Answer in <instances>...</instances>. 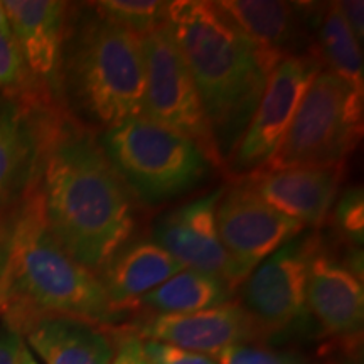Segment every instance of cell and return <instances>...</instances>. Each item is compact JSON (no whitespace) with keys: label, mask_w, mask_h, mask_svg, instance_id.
Instances as JSON below:
<instances>
[{"label":"cell","mask_w":364,"mask_h":364,"mask_svg":"<svg viewBox=\"0 0 364 364\" xmlns=\"http://www.w3.org/2000/svg\"><path fill=\"white\" fill-rule=\"evenodd\" d=\"M0 316L19 334L46 317L83 318L108 327L120 321L98 277L49 233L31 186L14 220L0 267Z\"/></svg>","instance_id":"3957f363"},{"label":"cell","mask_w":364,"mask_h":364,"mask_svg":"<svg viewBox=\"0 0 364 364\" xmlns=\"http://www.w3.org/2000/svg\"><path fill=\"white\" fill-rule=\"evenodd\" d=\"M0 97L21 105L29 113L65 108L54 102L31 75L12 31H0Z\"/></svg>","instance_id":"7402d4cb"},{"label":"cell","mask_w":364,"mask_h":364,"mask_svg":"<svg viewBox=\"0 0 364 364\" xmlns=\"http://www.w3.org/2000/svg\"><path fill=\"white\" fill-rule=\"evenodd\" d=\"M233 299L235 292L225 280L198 270L182 268L157 289L134 300L124 311V321L129 317L198 312L223 306Z\"/></svg>","instance_id":"ffe728a7"},{"label":"cell","mask_w":364,"mask_h":364,"mask_svg":"<svg viewBox=\"0 0 364 364\" xmlns=\"http://www.w3.org/2000/svg\"><path fill=\"white\" fill-rule=\"evenodd\" d=\"M361 135L363 95L332 73L321 70L263 169L346 166Z\"/></svg>","instance_id":"8992f818"},{"label":"cell","mask_w":364,"mask_h":364,"mask_svg":"<svg viewBox=\"0 0 364 364\" xmlns=\"http://www.w3.org/2000/svg\"><path fill=\"white\" fill-rule=\"evenodd\" d=\"M115 329L136 339L171 344L211 358L231 346L267 341L265 332L236 299L198 312L136 317L134 324Z\"/></svg>","instance_id":"8fae6325"},{"label":"cell","mask_w":364,"mask_h":364,"mask_svg":"<svg viewBox=\"0 0 364 364\" xmlns=\"http://www.w3.org/2000/svg\"><path fill=\"white\" fill-rule=\"evenodd\" d=\"M142 39L100 17L90 4H73L63 54L65 110L97 134L142 115Z\"/></svg>","instance_id":"277c9868"},{"label":"cell","mask_w":364,"mask_h":364,"mask_svg":"<svg viewBox=\"0 0 364 364\" xmlns=\"http://www.w3.org/2000/svg\"><path fill=\"white\" fill-rule=\"evenodd\" d=\"M216 4L255 44L273 56H316L317 4L275 0H220Z\"/></svg>","instance_id":"2e32d148"},{"label":"cell","mask_w":364,"mask_h":364,"mask_svg":"<svg viewBox=\"0 0 364 364\" xmlns=\"http://www.w3.org/2000/svg\"><path fill=\"white\" fill-rule=\"evenodd\" d=\"M0 31H11V27H9V22H7V17H6V12H4V9H2V4H0Z\"/></svg>","instance_id":"f546056e"},{"label":"cell","mask_w":364,"mask_h":364,"mask_svg":"<svg viewBox=\"0 0 364 364\" xmlns=\"http://www.w3.org/2000/svg\"><path fill=\"white\" fill-rule=\"evenodd\" d=\"M33 113L0 97V216L16 211L34 177Z\"/></svg>","instance_id":"d6986e66"},{"label":"cell","mask_w":364,"mask_h":364,"mask_svg":"<svg viewBox=\"0 0 364 364\" xmlns=\"http://www.w3.org/2000/svg\"><path fill=\"white\" fill-rule=\"evenodd\" d=\"M314 54L332 73L364 97L363 46L349 29L339 2L317 4L314 16Z\"/></svg>","instance_id":"44dd1931"},{"label":"cell","mask_w":364,"mask_h":364,"mask_svg":"<svg viewBox=\"0 0 364 364\" xmlns=\"http://www.w3.org/2000/svg\"><path fill=\"white\" fill-rule=\"evenodd\" d=\"M321 70L316 56H287L273 68L247 130L225 164L231 179L253 174L270 162L309 85Z\"/></svg>","instance_id":"30bf717a"},{"label":"cell","mask_w":364,"mask_h":364,"mask_svg":"<svg viewBox=\"0 0 364 364\" xmlns=\"http://www.w3.org/2000/svg\"><path fill=\"white\" fill-rule=\"evenodd\" d=\"M182 268L156 241L139 238L118 250L97 277L117 316L124 321V311L134 300L157 289Z\"/></svg>","instance_id":"e0dca14e"},{"label":"cell","mask_w":364,"mask_h":364,"mask_svg":"<svg viewBox=\"0 0 364 364\" xmlns=\"http://www.w3.org/2000/svg\"><path fill=\"white\" fill-rule=\"evenodd\" d=\"M93 11L112 24L136 36H145L169 21L171 2L162 0H102L90 2Z\"/></svg>","instance_id":"603a6c76"},{"label":"cell","mask_w":364,"mask_h":364,"mask_svg":"<svg viewBox=\"0 0 364 364\" xmlns=\"http://www.w3.org/2000/svg\"><path fill=\"white\" fill-rule=\"evenodd\" d=\"M215 361L218 364H312L302 354L273 349L263 343L231 346L218 353Z\"/></svg>","instance_id":"d4e9b609"},{"label":"cell","mask_w":364,"mask_h":364,"mask_svg":"<svg viewBox=\"0 0 364 364\" xmlns=\"http://www.w3.org/2000/svg\"><path fill=\"white\" fill-rule=\"evenodd\" d=\"M341 12H343L346 22H348L349 29L356 36L359 44L363 46L364 39V2L363 0H346L339 2Z\"/></svg>","instance_id":"f1b7e54d"},{"label":"cell","mask_w":364,"mask_h":364,"mask_svg":"<svg viewBox=\"0 0 364 364\" xmlns=\"http://www.w3.org/2000/svg\"><path fill=\"white\" fill-rule=\"evenodd\" d=\"M31 182L46 228L86 270L97 273L136 230L139 203L108 161L95 130L65 108L33 113Z\"/></svg>","instance_id":"6da1fadb"},{"label":"cell","mask_w":364,"mask_h":364,"mask_svg":"<svg viewBox=\"0 0 364 364\" xmlns=\"http://www.w3.org/2000/svg\"><path fill=\"white\" fill-rule=\"evenodd\" d=\"M0 4L31 75L63 107V54L73 4L58 0H6Z\"/></svg>","instance_id":"7c38bea8"},{"label":"cell","mask_w":364,"mask_h":364,"mask_svg":"<svg viewBox=\"0 0 364 364\" xmlns=\"http://www.w3.org/2000/svg\"><path fill=\"white\" fill-rule=\"evenodd\" d=\"M334 230L344 245L363 248L364 240V196L361 186H353L339 196L331 209Z\"/></svg>","instance_id":"cb8c5ba5"},{"label":"cell","mask_w":364,"mask_h":364,"mask_svg":"<svg viewBox=\"0 0 364 364\" xmlns=\"http://www.w3.org/2000/svg\"><path fill=\"white\" fill-rule=\"evenodd\" d=\"M22 364H39L38 361H36L33 353H31V349L27 348L26 353H24V358H22Z\"/></svg>","instance_id":"4dcf8cb0"},{"label":"cell","mask_w":364,"mask_h":364,"mask_svg":"<svg viewBox=\"0 0 364 364\" xmlns=\"http://www.w3.org/2000/svg\"><path fill=\"white\" fill-rule=\"evenodd\" d=\"M142 351L154 364H218L215 358L176 348V346L156 343V341H142Z\"/></svg>","instance_id":"484cf974"},{"label":"cell","mask_w":364,"mask_h":364,"mask_svg":"<svg viewBox=\"0 0 364 364\" xmlns=\"http://www.w3.org/2000/svg\"><path fill=\"white\" fill-rule=\"evenodd\" d=\"M216 228L230 262V287L235 294L263 260L306 231L238 179L225 186L216 208Z\"/></svg>","instance_id":"9c48e42d"},{"label":"cell","mask_w":364,"mask_h":364,"mask_svg":"<svg viewBox=\"0 0 364 364\" xmlns=\"http://www.w3.org/2000/svg\"><path fill=\"white\" fill-rule=\"evenodd\" d=\"M27 344L19 332L0 326V364H22Z\"/></svg>","instance_id":"83f0119b"},{"label":"cell","mask_w":364,"mask_h":364,"mask_svg":"<svg viewBox=\"0 0 364 364\" xmlns=\"http://www.w3.org/2000/svg\"><path fill=\"white\" fill-rule=\"evenodd\" d=\"M98 139L135 201L145 206L191 193L218 169L189 136L142 115L102 132Z\"/></svg>","instance_id":"5b68a950"},{"label":"cell","mask_w":364,"mask_h":364,"mask_svg":"<svg viewBox=\"0 0 364 364\" xmlns=\"http://www.w3.org/2000/svg\"><path fill=\"white\" fill-rule=\"evenodd\" d=\"M307 314L322 334L341 341H356L363 334L364 289L363 279L343 260L321 245L312 258L306 292Z\"/></svg>","instance_id":"9a60e30c"},{"label":"cell","mask_w":364,"mask_h":364,"mask_svg":"<svg viewBox=\"0 0 364 364\" xmlns=\"http://www.w3.org/2000/svg\"><path fill=\"white\" fill-rule=\"evenodd\" d=\"M344 166L260 169L238 177L268 206L299 221L304 228H321L338 199Z\"/></svg>","instance_id":"5bb4252c"},{"label":"cell","mask_w":364,"mask_h":364,"mask_svg":"<svg viewBox=\"0 0 364 364\" xmlns=\"http://www.w3.org/2000/svg\"><path fill=\"white\" fill-rule=\"evenodd\" d=\"M223 191L225 186L166 213L154 225L150 240L184 268L218 277L230 285V262L216 228Z\"/></svg>","instance_id":"4fadbf2b"},{"label":"cell","mask_w":364,"mask_h":364,"mask_svg":"<svg viewBox=\"0 0 364 364\" xmlns=\"http://www.w3.org/2000/svg\"><path fill=\"white\" fill-rule=\"evenodd\" d=\"M140 39L145 61L142 117L189 136L221 169L198 88L169 24L150 31Z\"/></svg>","instance_id":"52a82bcc"},{"label":"cell","mask_w":364,"mask_h":364,"mask_svg":"<svg viewBox=\"0 0 364 364\" xmlns=\"http://www.w3.org/2000/svg\"><path fill=\"white\" fill-rule=\"evenodd\" d=\"M321 245L322 238L316 231H302L263 260L236 290V300L267 339L307 314L309 270Z\"/></svg>","instance_id":"ba28073f"},{"label":"cell","mask_w":364,"mask_h":364,"mask_svg":"<svg viewBox=\"0 0 364 364\" xmlns=\"http://www.w3.org/2000/svg\"><path fill=\"white\" fill-rule=\"evenodd\" d=\"M167 24L193 75L225 167L280 58L255 44L216 2H171Z\"/></svg>","instance_id":"7a4b0ae2"},{"label":"cell","mask_w":364,"mask_h":364,"mask_svg":"<svg viewBox=\"0 0 364 364\" xmlns=\"http://www.w3.org/2000/svg\"><path fill=\"white\" fill-rule=\"evenodd\" d=\"M115 338V356L112 364H154L142 351V343L134 336L110 327Z\"/></svg>","instance_id":"4316f807"},{"label":"cell","mask_w":364,"mask_h":364,"mask_svg":"<svg viewBox=\"0 0 364 364\" xmlns=\"http://www.w3.org/2000/svg\"><path fill=\"white\" fill-rule=\"evenodd\" d=\"M21 336L46 364H112L115 356L110 327L83 318H39Z\"/></svg>","instance_id":"ac0fdd59"}]
</instances>
